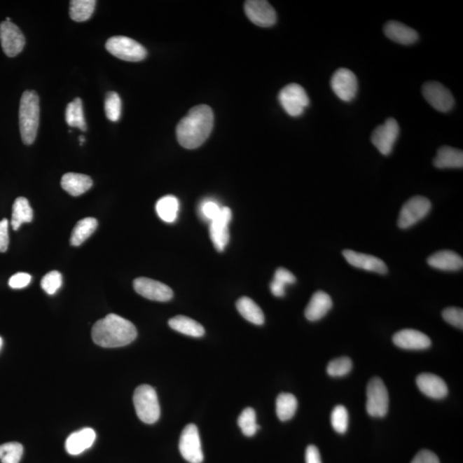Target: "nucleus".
I'll return each instance as SVG.
<instances>
[{
  "instance_id": "obj_2",
  "label": "nucleus",
  "mask_w": 463,
  "mask_h": 463,
  "mask_svg": "<svg viewBox=\"0 0 463 463\" xmlns=\"http://www.w3.org/2000/svg\"><path fill=\"white\" fill-rule=\"evenodd\" d=\"M92 339L102 347H120L129 345L137 338V331L132 322L116 315L99 319L92 329Z\"/></svg>"
},
{
  "instance_id": "obj_1",
  "label": "nucleus",
  "mask_w": 463,
  "mask_h": 463,
  "mask_svg": "<svg viewBox=\"0 0 463 463\" xmlns=\"http://www.w3.org/2000/svg\"><path fill=\"white\" fill-rule=\"evenodd\" d=\"M214 126L213 110L207 105H198L189 110L176 127L179 144L187 149L200 147L212 133Z\"/></svg>"
},
{
  "instance_id": "obj_16",
  "label": "nucleus",
  "mask_w": 463,
  "mask_h": 463,
  "mask_svg": "<svg viewBox=\"0 0 463 463\" xmlns=\"http://www.w3.org/2000/svg\"><path fill=\"white\" fill-rule=\"evenodd\" d=\"M134 289L148 300L167 302L174 296L173 290L163 282L146 277L137 278L133 282Z\"/></svg>"
},
{
  "instance_id": "obj_23",
  "label": "nucleus",
  "mask_w": 463,
  "mask_h": 463,
  "mask_svg": "<svg viewBox=\"0 0 463 463\" xmlns=\"http://www.w3.org/2000/svg\"><path fill=\"white\" fill-rule=\"evenodd\" d=\"M385 34L389 39L401 45H411L418 41L415 29L396 21H390L385 26Z\"/></svg>"
},
{
  "instance_id": "obj_37",
  "label": "nucleus",
  "mask_w": 463,
  "mask_h": 463,
  "mask_svg": "<svg viewBox=\"0 0 463 463\" xmlns=\"http://www.w3.org/2000/svg\"><path fill=\"white\" fill-rule=\"evenodd\" d=\"M106 116L110 121L116 122L121 116V99L116 92H109L105 99Z\"/></svg>"
},
{
  "instance_id": "obj_29",
  "label": "nucleus",
  "mask_w": 463,
  "mask_h": 463,
  "mask_svg": "<svg viewBox=\"0 0 463 463\" xmlns=\"http://www.w3.org/2000/svg\"><path fill=\"white\" fill-rule=\"evenodd\" d=\"M156 213L163 221L173 223L177 219L179 209L178 198L168 195L159 199L156 205Z\"/></svg>"
},
{
  "instance_id": "obj_10",
  "label": "nucleus",
  "mask_w": 463,
  "mask_h": 463,
  "mask_svg": "<svg viewBox=\"0 0 463 463\" xmlns=\"http://www.w3.org/2000/svg\"><path fill=\"white\" fill-rule=\"evenodd\" d=\"M400 128L395 118H389L374 130L371 141L382 155L388 156L399 136Z\"/></svg>"
},
{
  "instance_id": "obj_5",
  "label": "nucleus",
  "mask_w": 463,
  "mask_h": 463,
  "mask_svg": "<svg viewBox=\"0 0 463 463\" xmlns=\"http://www.w3.org/2000/svg\"><path fill=\"white\" fill-rule=\"evenodd\" d=\"M366 411L375 418H382L389 410V393L380 378H373L366 388Z\"/></svg>"
},
{
  "instance_id": "obj_38",
  "label": "nucleus",
  "mask_w": 463,
  "mask_h": 463,
  "mask_svg": "<svg viewBox=\"0 0 463 463\" xmlns=\"http://www.w3.org/2000/svg\"><path fill=\"white\" fill-rule=\"evenodd\" d=\"M331 420L332 427L336 432L340 434H345L348 427V420H350L345 407L342 405L336 406L333 409Z\"/></svg>"
},
{
  "instance_id": "obj_14",
  "label": "nucleus",
  "mask_w": 463,
  "mask_h": 463,
  "mask_svg": "<svg viewBox=\"0 0 463 463\" xmlns=\"http://www.w3.org/2000/svg\"><path fill=\"white\" fill-rule=\"evenodd\" d=\"M232 210L228 207H221V212L215 219L210 221L209 235L218 251H223L228 246L230 235H229V223L232 221Z\"/></svg>"
},
{
  "instance_id": "obj_7",
  "label": "nucleus",
  "mask_w": 463,
  "mask_h": 463,
  "mask_svg": "<svg viewBox=\"0 0 463 463\" xmlns=\"http://www.w3.org/2000/svg\"><path fill=\"white\" fill-rule=\"evenodd\" d=\"M278 98L283 109L292 117L302 116L310 103L304 88L297 83H290L283 88Z\"/></svg>"
},
{
  "instance_id": "obj_24",
  "label": "nucleus",
  "mask_w": 463,
  "mask_h": 463,
  "mask_svg": "<svg viewBox=\"0 0 463 463\" xmlns=\"http://www.w3.org/2000/svg\"><path fill=\"white\" fill-rule=\"evenodd\" d=\"M93 186L90 176L81 174L68 173L61 179V186L74 197L81 196Z\"/></svg>"
},
{
  "instance_id": "obj_46",
  "label": "nucleus",
  "mask_w": 463,
  "mask_h": 463,
  "mask_svg": "<svg viewBox=\"0 0 463 463\" xmlns=\"http://www.w3.org/2000/svg\"><path fill=\"white\" fill-rule=\"evenodd\" d=\"M305 463H322L319 450L315 445H309L306 448Z\"/></svg>"
},
{
  "instance_id": "obj_9",
  "label": "nucleus",
  "mask_w": 463,
  "mask_h": 463,
  "mask_svg": "<svg viewBox=\"0 0 463 463\" xmlns=\"http://www.w3.org/2000/svg\"><path fill=\"white\" fill-rule=\"evenodd\" d=\"M179 451L184 459L190 463H202L204 461L200 436L198 427L189 424L184 428L179 439Z\"/></svg>"
},
{
  "instance_id": "obj_20",
  "label": "nucleus",
  "mask_w": 463,
  "mask_h": 463,
  "mask_svg": "<svg viewBox=\"0 0 463 463\" xmlns=\"http://www.w3.org/2000/svg\"><path fill=\"white\" fill-rule=\"evenodd\" d=\"M332 305L331 296L324 291H317L306 306L305 316L307 320L315 322L323 319L331 311Z\"/></svg>"
},
{
  "instance_id": "obj_22",
  "label": "nucleus",
  "mask_w": 463,
  "mask_h": 463,
  "mask_svg": "<svg viewBox=\"0 0 463 463\" xmlns=\"http://www.w3.org/2000/svg\"><path fill=\"white\" fill-rule=\"evenodd\" d=\"M427 263L434 269L445 271L460 270L463 267L462 256L449 250L436 252L428 258Z\"/></svg>"
},
{
  "instance_id": "obj_32",
  "label": "nucleus",
  "mask_w": 463,
  "mask_h": 463,
  "mask_svg": "<svg viewBox=\"0 0 463 463\" xmlns=\"http://www.w3.org/2000/svg\"><path fill=\"white\" fill-rule=\"evenodd\" d=\"M67 123L71 127H76L83 132L87 130L85 118H84L82 99L76 98L69 103L66 109Z\"/></svg>"
},
{
  "instance_id": "obj_33",
  "label": "nucleus",
  "mask_w": 463,
  "mask_h": 463,
  "mask_svg": "<svg viewBox=\"0 0 463 463\" xmlns=\"http://www.w3.org/2000/svg\"><path fill=\"white\" fill-rule=\"evenodd\" d=\"M97 5L95 0H74L70 3V16L72 20L82 22L89 20Z\"/></svg>"
},
{
  "instance_id": "obj_17",
  "label": "nucleus",
  "mask_w": 463,
  "mask_h": 463,
  "mask_svg": "<svg viewBox=\"0 0 463 463\" xmlns=\"http://www.w3.org/2000/svg\"><path fill=\"white\" fill-rule=\"evenodd\" d=\"M344 258L350 265L373 272L385 275L388 273L387 265L380 258L372 255L361 254L352 250L343 251Z\"/></svg>"
},
{
  "instance_id": "obj_19",
  "label": "nucleus",
  "mask_w": 463,
  "mask_h": 463,
  "mask_svg": "<svg viewBox=\"0 0 463 463\" xmlns=\"http://www.w3.org/2000/svg\"><path fill=\"white\" fill-rule=\"evenodd\" d=\"M416 384L424 395L432 399H443L448 395L445 382L437 375L423 373L416 378Z\"/></svg>"
},
{
  "instance_id": "obj_47",
  "label": "nucleus",
  "mask_w": 463,
  "mask_h": 463,
  "mask_svg": "<svg viewBox=\"0 0 463 463\" xmlns=\"http://www.w3.org/2000/svg\"><path fill=\"white\" fill-rule=\"evenodd\" d=\"M79 141H80V144H83L84 141H85V139H84L83 136H81L79 137Z\"/></svg>"
},
{
  "instance_id": "obj_13",
  "label": "nucleus",
  "mask_w": 463,
  "mask_h": 463,
  "mask_svg": "<svg viewBox=\"0 0 463 463\" xmlns=\"http://www.w3.org/2000/svg\"><path fill=\"white\" fill-rule=\"evenodd\" d=\"M0 41L4 53L11 58L16 57L25 46V37L21 29L11 22L0 24Z\"/></svg>"
},
{
  "instance_id": "obj_15",
  "label": "nucleus",
  "mask_w": 463,
  "mask_h": 463,
  "mask_svg": "<svg viewBox=\"0 0 463 463\" xmlns=\"http://www.w3.org/2000/svg\"><path fill=\"white\" fill-rule=\"evenodd\" d=\"M244 13L251 22L263 28L273 26L277 22V13L265 0H248L244 3Z\"/></svg>"
},
{
  "instance_id": "obj_26",
  "label": "nucleus",
  "mask_w": 463,
  "mask_h": 463,
  "mask_svg": "<svg viewBox=\"0 0 463 463\" xmlns=\"http://www.w3.org/2000/svg\"><path fill=\"white\" fill-rule=\"evenodd\" d=\"M168 324L175 331L191 338H201L205 335V328L193 319L186 316H176L168 321Z\"/></svg>"
},
{
  "instance_id": "obj_25",
  "label": "nucleus",
  "mask_w": 463,
  "mask_h": 463,
  "mask_svg": "<svg viewBox=\"0 0 463 463\" xmlns=\"http://www.w3.org/2000/svg\"><path fill=\"white\" fill-rule=\"evenodd\" d=\"M434 164L438 168H462L463 167V152L460 149L449 146L438 148Z\"/></svg>"
},
{
  "instance_id": "obj_6",
  "label": "nucleus",
  "mask_w": 463,
  "mask_h": 463,
  "mask_svg": "<svg viewBox=\"0 0 463 463\" xmlns=\"http://www.w3.org/2000/svg\"><path fill=\"white\" fill-rule=\"evenodd\" d=\"M106 49L118 59L139 62L147 56V50L139 42L125 36L109 38L106 43Z\"/></svg>"
},
{
  "instance_id": "obj_30",
  "label": "nucleus",
  "mask_w": 463,
  "mask_h": 463,
  "mask_svg": "<svg viewBox=\"0 0 463 463\" xmlns=\"http://www.w3.org/2000/svg\"><path fill=\"white\" fill-rule=\"evenodd\" d=\"M98 227V221L95 218L87 217L79 221L72 231L71 244L74 247H79L93 235Z\"/></svg>"
},
{
  "instance_id": "obj_4",
  "label": "nucleus",
  "mask_w": 463,
  "mask_h": 463,
  "mask_svg": "<svg viewBox=\"0 0 463 463\" xmlns=\"http://www.w3.org/2000/svg\"><path fill=\"white\" fill-rule=\"evenodd\" d=\"M134 407L137 416L141 422L154 424L160 418V408L154 388L147 385H140L134 392Z\"/></svg>"
},
{
  "instance_id": "obj_21",
  "label": "nucleus",
  "mask_w": 463,
  "mask_h": 463,
  "mask_svg": "<svg viewBox=\"0 0 463 463\" xmlns=\"http://www.w3.org/2000/svg\"><path fill=\"white\" fill-rule=\"evenodd\" d=\"M97 438L95 431L91 428H83L69 436L66 442V449L69 454L78 455L90 449Z\"/></svg>"
},
{
  "instance_id": "obj_11",
  "label": "nucleus",
  "mask_w": 463,
  "mask_h": 463,
  "mask_svg": "<svg viewBox=\"0 0 463 463\" xmlns=\"http://www.w3.org/2000/svg\"><path fill=\"white\" fill-rule=\"evenodd\" d=\"M333 92L343 102L353 101L357 95L358 80L354 72L346 68H340L333 74L331 80Z\"/></svg>"
},
{
  "instance_id": "obj_39",
  "label": "nucleus",
  "mask_w": 463,
  "mask_h": 463,
  "mask_svg": "<svg viewBox=\"0 0 463 463\" xmlns=\"http://www.w3.org/2000/svg\"><path fill=\"white\" fill-rule=\"evenodd\" d=\"M351 359L347 357H340L333 359L327 366V373L333 378L346 376L352 370Z\"/></svg>"
},
{
  "instance_id": "obj_41",
  "label": "nucleus",
  "mask_w": 463,
  "mask_h": 463,
  "mask_svg": "<svg viewBox=\"0 0 463 463\" xmlns=\"http://www.w3.org/2000/svg\"><path fill=\"white\" fill-rule=\"evenodd\" d=\"M443 319L445 322L453 325V326L462 330L463 328V311L461 308L448 307L443 310Z\"/></svg>"
},
{
  "instance_id": "obj_48",
  "label": "nucleus",
  "mask_w": 463,
  "mask_h": 463,
  "mask_svg": "<svg viewBox=\"0 0 463 463\" xmlns=\"http://www.w3.org/2000/svg\"><path fill=\"white\" fill-rule=\"evenodd\" d=\"M2 345H3V340L1 338H0V350H1Z\"/></svg>"
},
{
  "instance_id": "obj_18",
  "label": "nucleus",
  "mask_w": 463,
  "mask_h": 463,
  "mask_svg": "<svg viewBox=\"0 0 463 463\" xmlns=\"http://www.w3.org/2000/svg\"><path fill=\"white\" fill-rule=\"evenodd\" d=\"M393 343L398 347L407 350H423L431 345V340L426 334L412 329L396 333L393 336Z\"/></svg>"
},
{
  "instance_id": "obj_36",
  "label": "nucleus",
  "mask_w": 463,
  "mask_h": 463,
  "mask_svg": "<svg viewBox=\"0 0 463 463\" xmlns=\"http://www.w3.org/2000/svg\"><path fill=\"white\" fill-rule=\"evenodd\" d=\"M24 454V447L18 442L4 443L0 445V462L1 463H19Z\"/></svg>"
},
{
  "instance_id": "obj_12",
  "label": "nucleus",
  "mask_w": 463,
  "mask_h": 463,
  "mask_svg": "<svg viewBox=\"0 0 463 463\" xmlns=\"http://www.w3.org/2000/svg\"><path fill=\"white\" fill-rule=\"evenodd\" d=\"M422 94L432 108L439 112H450L454 106V97L451 92L438 82H428L422 87Z\"/></svg>"
},
{
  "instance_id": "obj_42",
  "label": "nucleus",
  "mask_w": 463,
  "mask_h": 463,
  "mask_svg": "<svg viewBox=\"0 0 463 463\" xmlns=\"http://www.w3.org/2000/svg\"><path fill=\"white\" fill-rule=\"evenodd\" d=\"M221 209V207L216 202L207 200L202 202L199 212H200L202 217H204L206 221H209L210 223L220 213Z\"/></svg>"
},
{
  "instance_id": "obj_44",
  "label": "nucleus",
  "mask_w": 463,
  "mask_h": 463,
  "mask_svg": "<svg viewBox=\"0 0 463 463\" xmlns=\"http://www.w3.org/2000/svg\"><path fill=\"white\" fill-rule=\"evenodd\" d=\"M9 221L4 219L0 221V252H6L9 247Z\"/></svg>"
},
{
  "instance_id": "obj_34",
  "label": "nucleus",
  "mask_w": 463,
  "mask_h": 463,
  "mask_svg": "<svg viewBox=\"0 0 463 463\" xmlns=\"http://www.w3.org/2000/svg\"><path fill=\"white\" fill-rule=\"evenodd\" d=\"M296 277L284 268H279L275 271L273 281L270 283L271 293L275 297H283L285 296V288L286 285L296 283Z\"/></svg>"
},
{
  "instance_id": "obj_27",
  "label": "nucleus",
  "mask_w": 463,
  "mask_h": 463,
  "mask_svg": "<svg viewBox=\"0 0 463 463\" xmlns=\"http://www.w3.org/2000/svg\"><path fill=\"white\" fill-rule=\"evenodd\" d=\"M236 307L241 316L249 322L256 325H262L265 323V315H263L261 308L251 298H240L237 301Z\"/></svg>"
},
{
  "instance_id": "obj_3",
  "label": "nucleus",
  "mask_w": 463,
  "mask_h": 463,
  "mask_svg": "<svg viewBox=\"0 0 463 463\" xmlns=\"http://www.w3.org/2000/svg\"><path fill=\"white\" fill-rule=\"evenodd\" d=\"M39 120V97L36 91L26 90L22 95L19 106V126L25 144H32L36 140Z\"/></svg>"
},
{
  "instance_id": "obj_35",
  "label": "nucleus",
  "mask_w": 463,
  "mask_h": 463,
  "mask_svg": "<svg viewBox=\"0 0 463 463\" xmlns=\"http://www.w3.org/2000/svg\"><path fill=\"white\" fill-rule=\"evenodd\" d=\"M238 424L244 436L247 437L254 436L259 429L254 409L251 408L244 409L239 417Z\"/></svg>"
},
{
  "instance_id": "obj_28",
  "label": "nucleus",
  "mask_w": 463,
  "mask_h": 463,
  "mask_svg": "<svg viewBox=\"0 0 463 463\" xmlns=\"http://www.w3.org/2000/svg\"><path fill=\"white\" fill-rule=\"evenodd\" d=\"M33 209L30 207L28 199L20 197L15 200L13 208L11 226L15 231L18 230L22 224L32 223Z\"/></svg>"
},
{
  "instance_id": "obj_45",
  "label": "nucleus",
  "mask_w": 463,
  "mask_h": 463,
  "mask_svg": "<svg viewBox=\"0 0 463 463\" xmlns=\"http://www.w3.org/2000/svg\"><path fill=\"white\" fill-rule=\"evenodd\" d=\"M411 463H440L437 455L430 450H420L417 454Z\"/></svg>"
},
{
  "instance_id": "obj_40",
  "label": "nucleus",
  "mask_w": 463,
  "mask_h": 463,
  "mask_svg": "<svg viewBox=\"0 0 463 463\" xmlns=\"http://www.w3.org/2000/svg\"><path fill=\"white\" fill-rule=\"evenodd\" d=\"M62 283V275H61L59 271L53 270L50 271V272L42 278L41 285L42 289H43L46 293L49 294V296H53V294L56 293L57 291L61 288Z\"/></svg>"
},
{
  "instance_id": "obj_8",
  "label": "nucleus",
  "mask_w": 463,
  "mask_h": 463,
  "mask_svg": "<svg viewBox=\"0 0 463 463\" xmlns=\"http://www.w3.org/2000/svg\"><path fill=\"white\" fill-rule=\"evenodd\" d=\"M431 202L422 196H415L406 202L398 218V227L401 229L411 228L424 219L431 212Z\"/></svg>"
},
{
  "instance_id": "obj_43",
  "label": "nucleus",
  "mask_w": 463,
  "mask_h": 463,
  "mask_svg": "<svg viewBox=\"0 0 463 463\" xmlns=\"http://www.w3.org/2000/svg\"><path fill=\"white\" fill-rule=\"evenodd\" d=\"M32 275L28 273H18L13 275L9 280V286L13 289L26 288L32 282Z\"/></svg>"
},
{
  "instance_id": "obj_31",
  "label": "nucleus",
  "mask_w": 463,
  "mask_h": 463,
  "mask_svg": "<svg viewBox=\"0 0 463 463\" xmlns=\"http://www.w3.org/2000/svg\"><path fill=\"white\" fill-rule=\"evenodd\" d=\"M298 407L296 397L289 393H282L277 399V415L282 422H288L296 415Z\"/></svg>"
}]
</instances>
